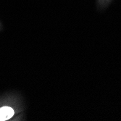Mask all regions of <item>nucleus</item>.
Returning <instances> with one entry per match:
<instances>
[{
	"label": "nucleus",
	"instance_id": "nucleus-1",
	"mask_svg": "<svg viewBox=\"0 0 121 121\" xmlns=\"http://www.w3.org/2000/svg\"><path fill=\"white\" fill-rule=\"evenodd\" d=\"M14 115V110L9 107L0 108V121H4L10 119Z\"/></svg>",
	"mask_w": 121,
	"mask_h": 121
}]
</instances>
